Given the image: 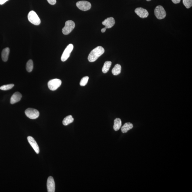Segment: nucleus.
Instances as JSON below:
<instances>
[{"instance_id": "1", "label": "nucleus", "mask_w": 192, "mask_h": 192, "mask_svg": "<svg viewBox=\"0 0 192 192\" xmlns=\"http://www.w3.org/2000/svg\"><path fill=\"white\" fill-rule=\"evenodd\" d=\"M105 52L104 49L101 46H97L90 52L88 57V60L90 62H93L98 59Z\"/></svg>"}, {"instance_id": "2", "label": "nucleus", "mask_w": 192, "mask_h": 192, "mask_svg": "<svg viewBox=\"0 0 192 192\" xmlns=\"http://www.w3.org/2000/svg\"><path fill=\"white\" fill-rule=\"evenodd\" d=\"M28 19L31 23L34 25H39L41 23V20L37 13L34 11H31L28 13Z\"/></svg>"}, {"instance_id": "3", "label": "nucleus", "mask_w": 192, "mask_h": 192, "mask_svg": "<svg viewBox=\"0 0 192 192\" xmlns=\"http://www.w3.org/2000/svg\"><path fill=\"white\" fill-rule=\"evenodd\" d=\"M75 26V24L73 21L68 20L66 22L65 26L63 28V33L65 35H67L72 31Z\"/></svg>"}, {"instance_id": "4", "label": "nucleus", "mask_w": 192, "mask_h": 192, "mask_svg": "<svg viewBox=\"0 0 192 192\" xmlns=\"http://www.w3.org/2000/svg\"><path fill=\"white\" fill-rule=\"evenodd\" d=\"M154 14L157 19L161 20L164 19L166 16V12L162 6L158 5L154 10Z\"/></svg>"}, {"instance_id": "5", "label": "nucleus", "mask_w": 192, "mask_h": 192, "mask_svg": "<svg viewBox=\"0 0 192 192\" xmlns=\"http://www.w3.org/2000/svg\"><path fill=\"white\" fill-rule=\"evenodd\" d=\"M62 81L59 79H54L49 80L48 82L49 89L52 91H55L60 87Z\"/></svg>"}, {"instance_id": "6", "label": "nucleus", "mask_w": 192, "mask_h": 192, "mask_svg": "<svg viewBox=\"0 0 192 192\" xmlns=\"http://www.w3.org/2000/svg\"><path fill=\"white\" fill-rule=\"evenodd\" d=\"M25 115L31 119H35L39 116L40 113L37 109L28 108L25 111Z\"/></svg>"}, {"instance_id": "7", "label": "nucleus", "mask_w": 192, "mask_h": 192, "mask_svg": "<svg viewBox=\"0 0 192 192\" xmlns=\"http://www.w3.org/2000/svg\"><path fill=\"white\" fill-rule=\"evenodd\" d=\"M73 48L74 46L72 44H70L67 46L61 56V60L62 62H64L68 59L70 57V53L73 50Z\"/></svg>"}, {"instance_id": "8", "label": "nucleus", "mask_w": 192, "mask_h": 192, "mask_svg": "<svg viewBox=\"0 0 192 192\" xmlns=\"http://www.w3.org/2000/svg\"><path fill=\"white\" fill-rule=\"evenodd\" d=\"M76 6L79 9L82 11H86L91 8V3L87 1H80L76 3Z\"/></svg>"}, {"instance_id": "9", "label": "nucleus", "mask_w": 192, "mask_h": 192, "mask_svg": "<svg viewBox=\"0 0 192 192\" xmlns=\"http://www.w3.org/2000/svg\"><path fill=\"white\" fill-rule=\"evenodd\" d=\"M47 187L48 192H54L55 189V184L54 180L51 176L48 178Z\"/></svg>"}, {"instance_id": "10", "label": "nucleus", "mask_w": 192, "mask_h": 192, "mask_svg": "<svg viewBox=\"0 0 192 192\" xmlns=\"http://www.w3.org/2000/svg\"><path fill=\"white\" fill-rule=\"evenodd\" d=\"M135 11L139 17L142 18H145L149 15L147 10L142 7H138L135 9Z\"/></svg>"}, {"instance_id": "11", "label": "nucleus", "mask_w": 192, "mask_h": 192, "mask_svg": "<svg viewBox=\"0 0 192 192\" xmlns=\"http://www.w3.org/2000/svg\"><path fill=\"white\" fill-rule=\"evenodd\" d=\"M27 139L28 142L33 148L34 151L37 154H39L40 152L39 148V145H37V142H36L34 138L31 136H28Z\"/></svg>"}, {"instance_id": "12", "label": "nucleus", "mask_w": 192, "mask_h": 192, "mask_svg": "<svg viewBox=\"0 0 192 192\" xmlns=\"http://www.w3.org/2000/svg\"><path fill=\"white\" fill-rule=\"evenodd\" d=\"M115 19L113 17L107 18L102 22L103 25H104L106 28H112L115 25Z\"/></svg>"}, {"instance_id": "13", "label": "nucleus", "mask_w": 192, "mask_h": 192, "mask_svg": "<svg viewBox=\"0 0 192 192\" xmlns=\"http://www.w3.org/2000/svg\"><path fill=\"white\" fill-rule=\"evenodd\" d=\"M22 97V95L20 93L16 92L14 93L10 99V103L12 104L20 101Z\"/></svg>"}, {"instance_id": "14", "label": "nucleus", "mask_w": 192, "mask_h": 192, "mask_svg": "<svg viewBox=\"0 0 192 192\" xmlns=\"http://www.w3.org/2000/svg\"><path fill=\"white\" fill-rule=\"evenodd\" d=\"M9 52L10 49L8 47L6 48L3 49L1 53V58L4 62H7L8 60Z\"/></svg>"}, {"instance_id": "15", "label": "nucleus", "mask_w": 192, "mask_h": 192, "mask_svg": "<svg viewBox=\"0 0 192 192\" xmlns=\"http://www.w3.org/2000/svg\"><path fill=\"white\" fill-rule=\"evenodd\" d=\"M133 124L130 122L126 123L122 126L121 128V130L123 133H127L131 129L133 128Z\"/></svg>"}, {"instance_id": "16", "label": "nucleus", "mask_w": 192, "mask_h": 192, "mask_svg": "<svg viewBox=\"0 0 192 192\" xmlns=\"http://www.w3.org/2000/svg\"><path fill=\"white\" fill-rule=\"evenodd\" d=\"M122 125V122L119 118H116L114 121V129L115 131H118Z\"/></svg>"}, {"instance_id": "17", "label": "nucleus", "mask_w": 192, "mask_h": 192, "mask_svg": "<svg viewBox=\"0 0 192 192\" xmlns=\"http://www.w3.org/2000/svg\"><path fill=\"white\" fill-rule=\"evenodd\" d=\"M121 67L119 64H116L112 69V73L114 76L118 75L121 72Z\"/></svg>"}, {"instance_id": "18", "label": "nucleus", "mask_w": 192, "mask_h": 192, "mask_svg": "<svg viewBox=\"0 0 192 192\" xmlns=\"http://www.w3.org/2000/svg\"><path fill=\"white\" fill-rule=\"evenodd\" d=\"M74 118L72 115H69L64 118L62 122L64 126L68 125L72 123L74 121Z\"/></svg>"}, {"instance_id": "19", "label": "nucleus", "mask_w": 192, "mask_h": 192, "mask_svg": "<svg viewBox=\"0 0 192 192\" xmlns=\"http://www.w3.org/2000/svg\"><path fill=\"white\" fill-rule=\"evenodd\" d=\"M112 62L111 61H106L105 62L102 68V72L103 73H106L108 72L110 69Z\"/></svg>"}, {"instance_id": "20", "label": "nucleus", "mask_w": 192, "mask_h": 192, "mask_svg": "<svg viewBox=\"0 0 192 192\" xmlns=\"http://www.w3.org/2000/svg\"><path fill=\"white\" fill-rule=\"evenodd\" d=\"M33 62L31 59L28 61L26 64V70L28 72H30L33 69Z\"/></svg>"}, {"instance_id": "21", "label": "nucleus", "mask_w": 192, "mask_h": 192, "mask_svg": "<svg viewBox=\"0 0 192 192\" xmlns=\"http://www.w3.org/2000/svg\"><path fill=\"white\" fill-rule=\"evenodd\" d=\"M14 86V84H12L4 85L0 87V89L3 90V91H7V90L12 89Z\"/></svg>"}, {"instance_id": "22", "label": "nucleus", "mask_w": 192, "mask_h": 192, "mask_svg": "<svg viewBox=\"0 0 192 192\" xmlns=\"http://www.w3.org/2000/svg\"><path fill=\"white\" fill-rule=\"evenodd\" d=\"M183 3L186 8L189 9L192 6V0H183Z\"/></svg>"}, {"instance_id": "23", "label": "nucleus", "mask_w": 192, "mask_h": 192, "mask_svg": "<svg viewBox=\"0 0 192 192\" xmlns=\"http://www.w3.org/2000/svg\"><path fill=\"white\" fill-rule=\"evenodd\" d=\"M89 78L88 76H85L82 78L80 82V85L81 86H85L88 83Z\"/></svg>"}, {"instance_id": "24", "label": "nucleus", "mask_w": 192, "mask_h": 192, "mask_svg": "<svg viewBox=\"0 0 192 192\" xmlns=\"http://www.w3.org/2000/svg\"><path fill=\"white\" fill-rule=\"evenodd\" d=\"M48 3L51 5H55L56 3V0H47Z\"/></svg>"}, {"instance_id": "25", "label": "nucleus", "mask_w": 192, "mask_h": 192, "mask_svg": "<svg viewBox=\"0 0 192 192\" xmlns=\"http://www.w3.org/2000/svg\"><path fill=\"white\" fill-rule=\"evenodd\" d=\"M172 2L175 4L179 3L181 0H172Z\"/></svg>"}, {"instance_id": "26", "label": "nucleus", "mask_w": 192, "mask_h": 192, "mask_svg": "<svg viewBox=\"0 0 192 192\" xmlns=\"http://www.w3.org/2000/svg\"><path fill=\"white\" fill-rule=\"evenodd\" d=\"M9 0H0V4L2 5Z\"/></svg>"}, {"instance_id": "27", "label": "nucleus", "mask_w": 192, "mask_h": 192, "mask_svg": "<svg viewBox=\"0 0 192 192\" xmlns=\"http://www.w3.org/2000/svg\"><path fill=\"white\" fill-rule=\"evenodd\" d=\"M106 29H107V28H106V27L103 28L101 30V32L103 33L105 32Z\"/></svg>"}, {"instance_id": "28", "label": "nucleus", "mask_w": 192, "mask_h": 192, "mask_svg": "<svg viewBox=\"0 0 192 192\" xmlns=\"http://www.w3.org/2000/svg\"><path fill=\"white\" fill-rule=\"evenodd\" d=\"M147 1H151V0H146Z\"/></svg>"}]
</instances>
